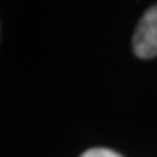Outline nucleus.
Returning <instances> with one entry per match:
<instances>
[{"label": "nucleus", "instance_id": "1", "mask_svg": "<svg viewBox=\"0 0 157 157\" xmlns=\"http://www.w3.org/2000/svg\"><path fill=\"white\" fill-rule=\"evenodd\" d=\"M133 51L141 59L157 56V4L141 16L133 35Z\"/></svg>", "mask_w": 157, "mask_h": 157}, {"label": "nucleus", "instance_id": "2", "mask_svg": "<svg viewBox=\"0 0 157 157\" xmlns=\"http://www.w3.org/2000/svg\"><path fill=\"white\" fill-rule=\"evenodd\" d=\"M80 157H122V155L110 150V148H91V150L84 152Z\"/></svg>", "mask_w": 157, "mask_h": 157}]
</instances>
